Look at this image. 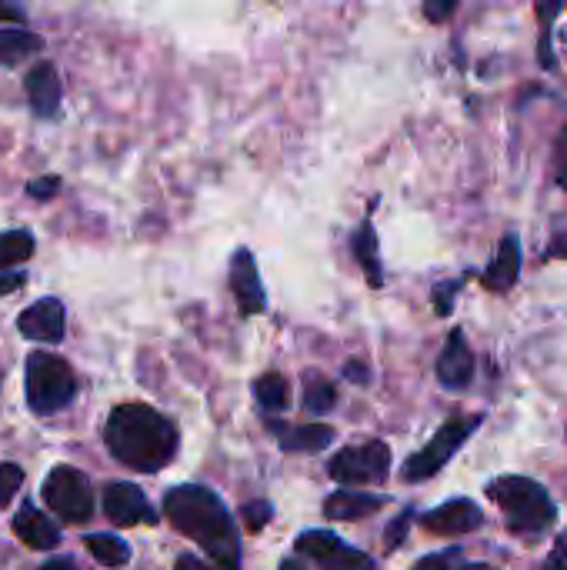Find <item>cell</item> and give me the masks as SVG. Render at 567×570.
<instances>
[{
  "label": "cell",
  "mask_w": 567,
  "mask_h": 570,
  "mask_svg": "<svg viewBox=\"0 0 567 570\" xmlns=\"http://www.w3.org/2000/svg\"><path fill=\"white\" fill-rule=\"evenodd\" d=\"M488 498L501 508L505 514V524L515 531V534H541L555 524L558 511L548 498V491L531 481V478H498L488 484Z\"/></svg>",
  "instance_id": "3957f363"
},
{
  "label": "cell",
  "mask_w": 567,
  "mask_h": 570,
  "mask_svg": "<svg viewBox=\"0 0 567 570\" xmlns=\"http://www.w3.org/2000/svg\"><path fill=\"white\" fill-rule=\"evenodd\" d=\"M338 404V391L331 381H324L321 374H307V387H304V407L311 414H328Z\"/></svg>",
  "instance_id": "cb8c5ba5"
},
{
  "label": "cell",
  "mask_w": 567,
  "mask_h": 570,
  "mask_svg": "<svg viewBox=\"0 0 567 570\" xmlns=\"http://www.w3.org/2000/svg\"><path fill=\"white\" fill-rule=\"evenodd\" d=\"M231 291L237 297L241 314H261L264 311L267 297H264V284H261V274H257V264H254L251 250L234 254V261H231Z\"/></svg>",
  "instance_id": "8fae6325"
},
{
  "label": "cell",
  "mask_w": 567,
  "mask_h": 570,
  "mask_svg": "<svg viewBox=\"0 0 567 570\" xmlns=\"http://www.w3.org/2000/svg\"><path fill=\"white\" fill-rule=\"evenodd\" d=\"M13 534H17L30 551H53V548L60 544L57 524H53L47 514H40L33 504H23V508L17 511V518H13Z\"/></svg>",
  "instance_id": "9a60e30c"
},
{
  "label": "cell",
  "mask_w": 567,
  "mask_h": 570,
  "mask_svg": "<svg viewBox=\"0 0 567 570\" xmlns=\"http://www.w3.org/2000/svg\"><path fill=\"white\" fill-rule=\"evenodd\" d=\"M414 570H448V558H424L414 564Z\"/></svg>",
  "instance_id": "836d02e7"
},
{
  "label": "cell",
  "mask_w": 567,
  "mask_h": 570,
  "mask_svg": "<svg viewBox=\"0 0 567 570\" xmlns=\"http://www.w3.org/2000/svg\"><path fill=\"white\" fill-rule=\"evenodd\" d=\"M384 508V498L374 494H354V491H338L324 501V518L328 521H361L374 511Z\"/></svg>",
  "instance_id": "e0dca14e"
},
{
  "label": "cell",
  "mask_w": 567,
  "mask_h": 570,
  "mask_svg": "<svg viewBox=\"0 0 567 570\" xmlns=\"http://www.w3.org/2000/svg\"><path fill=\"white\" fill-rule=\"evenodd\" d=\"M297 551L311 558L321 570H374V561L358 548H348L331 531H304L297 538Z\"/></svg>",
  "instance_id": "ba28073f"
},
{
  "label": "cell",
  "mask_w": 567,
  "mask_h": 570,
  "mask_svg": "<svg viewBox=\"0 0 567 570\" xmlns=\"http://www.w3.org/2000/svg\"><path fill=\"white\" fill-rule=\"evenodd\" d=\"M104 514L117 524V528H134V524H157L154 508L147 504L144 491L137 484H107L104 491Z\"/></svg>",
  "instance_id": "9c48e42d"
},
{
  "label": "cell",
  "mask_w": 567,
  "mask_h": 570,
  "mask_svg": "<svg viewBox=\"0 0 567 570\" xmlns=\"http://www.w3.org/2000/svg\"><path fill=\"white\" fill-rule=\"evenodd\" d=\"M481 428V414H468V417H451L431 441H428V448H421L414 458H408L404 461V468H401V478L408 481V484H418V481H428V478H434L454 454H458V448L475 434Z\"/></svg>",
  "instance_id": "5b68a950"
},
{
  "label": "cell",
  "mask_w": 567,
  "mask_h": 570,
  "mask_svg": "<svg viewBox=\"0 0 567 570\" xmlns=\"http://www.w3.org/2000/svg\"><path fill=\"white\" fill-rule=\"evenodd\" d=\"M30 254H33V234L30 230H7V234H0V271L30 261Z\"/></svg>",
  "instance_id": "603a6c76"
},
{
  "label": "cell",
  "mask_w": 567,
  "mask_h": 570,
  "mask_svg": "<svg viewBox=\"0 0 567 570\" xmlns=\"http://www.w3.org/2000/svg\"><path fill=\"white\" fill-rule=\"evenodd\" d=\"M43 501L50 504V511L60 518V521H70V524H84L90 521L94 514V494H90V481L67 468V464H57L47 478H43Z\"/></svg>",
  "instance_id": "8992f818"
},
{
  "label": "cell",
  "mask_w": 567,
  "mask_h": 570,
  "mask_svg": "<svg viewBox=\"0 0 567 570\" xmlns=\"http://www.w3.org/2000/svg\"><path fill=\"white\" fill-rule=\"evenodd\" d=\"M0 20H17V23H23V10L13 7L10 0H0Z\"/></svg>",
  "instance_id": "d6a6232c"
},
{
  "label": "cell",
  "mask_w": 567,
  "mask_h": 570,
  "mask_svg": "<svg viewBox=\"0 0 567 570\" xmlns=\"http://www.w3.org/2000/svg\"><path fill=\"white\" fill-rule=\"evenodd\" d=\"M23 274L17 271V274H0V297H7V294H13V291H20L23 287Z\"/></svg>",
  "instance_id": "1f68e13d"
},
{
  "label": "cell",
  "mask_w": 567,
  "mask_h": 570,
  "mask_svg": "<svg viewBox=\"0 0 567 570\" xmlns=\"http://www.w3.org/2000/svg\"><path fill=\"white\" fill-rule=\"evenodd\" d=\"M458 3H461V0H428V3H424V13H428L431 20H448L451 10H454Z\"/></svg>",
  "instance_id": "f1b7e54d"
},
{
  "label": "cell",
  "mask_w": 567,
  "mask_h": 570,
  "mask_svg": "<svg viewBox=\"0 0 567 570\" xmlns=\"http://www.w3.org/2000/svg\"><path fill=\"white\" fill-rule=\"evenodd\" d=\"M391 468V448L384 441H364L358 448H344L331 461V478L344 488L381 484Z\"/></svg>",
  "instance_id": "52a82bcc"
},
{
  "label": "cell",
  "mask_w": 567,
  "mask_h": 570,
  "mask_svg": "<svg viewBox=\"0 0 567 570\" xmlns=\"http://www.w3.org/2000/svg\"><path fill=\"white\" fill-rule=\"evenodd\" d=\"M481 521H485L481 508H478L475 501H465V498H458V501H448V504H441V508L428 511L421 524H424L431 534L458 538V534L478 531V528H481Z\"/></svg>",
  "instance_id": "30bf717a"
},
{
  "label": "cell",
  "mask_w": 567,
  "mask_h": 570,
  "mask_svg": "<svg viewBox=\"0 0 567 570\" xmlns=\"http://www.w3.org/2000/svg\"><path fill=\"white\" fill-rule=\"evenodd\" d=\"M271 431L277 434L281 448L291 451V454H317L324 451L331 441H334V431L328 424H304V428H287V424H277L271 421Z\"/></svg>",
  "instance_id": "2e32d148"
},
{
  "label": "cell",
  "mask_w": 567,
  "mask_h": 570,
  "mask_svg": "<svg viewBox=\"0 0 567 570\" xmlns=\"http://www.w3.org/2000/svg\"><path fill=\"white\" fill-rule=\"evenodd\" d=\"M107 451L134 471L154 474L177 454V428L147 404H120L104 428Z\"/></svg>",
  "instance_id": "7a4b0ae2"
},
{
  "label": "cell",
  "mask_w": 567,
  "mask_h": 570,
  "mask_svg": "<svg viewBox=\"0 0 567 570\" xmlns=\"http://www.w3.org/2000/svg\"><path fill=\"white\" fill-rule=\"evenodd\" d=\"M43 50V37L23 30V27H3L0 30V63L3 67H17L20 60L33 57Z\"/></svg>",
  "instance_id": "d6986e66"
},
{
  "label": "cell",
  "mask_w": 567,
  "mask_h": 570,
  "mask_svg": "<svg viewBox=\"0 0 567 570\" xmlns=\"http://www.w3.org/2000/svg\"><path fill=\"white\" fill-rule=\"evenodd\" d=\"M20 484H23V471L17 464L3 461L0 464V508H7L13 501V494L20 491Z\"/></svg>",
  "instance_id": "d4e9b609"
},
{
  "label": "cell",
  "mask_w": 567,
  "mask_h": 570,
  "mask_svg": "<svg viewBox=\"0 0 567 570\" xmlns=\"http://www.w3.org/2000/svg\"><path fill=\"white\" fill-rule=\"evenodd\" d=\"M408 524H411V511H404L401 518H394V524H391V531H388V548H391V551L401 548V538L408 534Z\"/></svg>",
  "instance_id": "83f0119b"
},
{
  "label": "cell",
  "mask_w": 567,
  "mask_h": 570,
  "mask_svg": "<svg viewBox=\"0 0 567 570\" xmlns=\"http://www.w3.org/2000/svg\"><path fill=\"white\" fill-rule=\"evenodd\" d=\"M40 570H77V564H74V561H67V558H57V561L43 564Z\"/></svg>",
  "instance_id": "d590c367"
},
{
  "label": "cell",
  "mask_w": 567,
  "mask_h": 570,
  "mask_svg": "<svg viewBox=\"0 0 567 570\" xmlns=\"http://www.w3.org/2000/svg\"><path fill=\"white\" fill-rule=\"evenodd\" d=\"M438 377L444 387H468L471 377H475V354L465 341L461 331H451L448 337V347L441 351V361H438Z\"/></svg>",
  "instance_id": "5bb4252c"
},
{
  "label": "cell",
  "mask_w": 567,
  "mask_h": 570,
  "mask_svg": "<svg viewBox=\"0 0 567 570\" xmlns=\"http://www.w3.org/2000/svg\"><path fill=\"white\" fill-rule=\"evenodd\" d=\"M84 548L90 551V558L100 568H124L130 561V548L114 534H90V538H84Z\"/></svg>",
  "instance_id": "ffe728a7"
},
{
  "label": "cell",
  "mask_w": 567,
  "mask_h": 570,
  "mask_svg": "<svg viewBox=\"0 0 567 570\" xmlns=\"http://www.w3.org/2000/svg\"><path fill=\"white\" fill-rule=\"evenodd\" d=\"M177 570H211V568H207V564H201L197 558L184 554V558H177Z\"/></svg>",
  "instance_id": "e575fe53"
},
{
  "label": "cell",
  "mask_w": 567,
  "mask_h": 570,
  "mask_svg": "<svg viewBox=\"0 0 567 570\" xmlns=\"http://www.w3.org/2000/svg\"><path fill=\"white\" fill-rule=\"evenodd\" d=\"M23 87H27V100H30V107H33L37 117H53L60 110V94L63 90H60V80H57L53 63L40 60L37 67H30Z\"/></svg>",
  "instance_id": "4fadbf2b"
},
{
  "label": "cell",
  "mask_w": 567,
  "mask_h": 570,
  "mask_svg": "<svg viewBox=\"0 0 567 570\" xmlns=\"http://www.w3.org/2000/svg\"><path fill=\"white\" fill-rule=\"evenodd\" d=\"M535 7H538V17H541L545 33H551V27H555L558 13H561V7H565V0H535Z\"/></svg>",
  "instance_id": "4316f807"
},
{
  "label": "cell",
  "mask_w": 567,
  "mask_h": 570,
  "mask_svg": "<svg viewBox=\"0 0 567 570\" xmlns=\"http://www.w3.org/2000/svg\"><path fill=\"white\" fill-rule=\"evenodd\" d=\"M57 184H60L57 177H47V180H33V184L27 187V194H30V197H37V200H40V197H53V194H57Z\"/></svg>",
  "instance_id": "4dcf8cb0"
},
{
  "label": "cell",
  "mask_w": 567,
  "mask_h": 570,
  "mask_svg": "<svg viewBox=\"0 0 567 570\" xmlns=\"http://www.w3.org/2000/svg\"><path fill=\"white\" fill-rule=\"evenodd\" d=\"M271 518H274V508H271L267 501H254V504L244 508V524H247V531H261Z\"/></svg>",
  "instance_id": "484cf974"
},
{
  "label": "cell",
  "mask_w": 567,
  "mask_h": 570,
  "mask_svg": "<svg viewBox=\"0 0 567 570\" xmlns=\"http://www.w3.org/2000/svg\"><path fill=\"white\" fill-rule=\"evenodd\" d=\"M164 514L184 538L201 544L217 568H241L237 528H234L227 508L221 504V498L214 491H207L201 484H180L164 498Z\"/></svg>",
  "instance_id": "6da1fadb"
},
{
  "label": "cell",
  "mask_w": 567,
  "mask_h": 570,
  "mask_svg": "<svg viewBox=\"0 0 567 570\" xmlns=\"http://www.w3.org/2000/svg\"><path fill=\"white\" fill-rule=\"evenodd\" d=\"M465 570H495V568H488V564H471V568H465Z\"/></svg>",
  "instance_id": "f35d334b"
},
{
  "label": "cell",
  "mask_w": 567,
  "mask_h": 570,
  "mask_svg": "<svg viewBox=\"0 0 567 570\" xmlns=\"http://www.w3.org/2000/svg\"><path fill=\"white\" fill-rule=\"evenodd\" d=\"M281 570H304V568H301V564H294V561H284V564H281Z\"/></svg>",
  "instance_id": "74e56055"
},
{
  "label": "cell",
  "mask_w": 567,
  "mask_h": 570,
  "mask_svg": "<svg viewBox=\"0 0 567 570\" xmlns=\"http://www.w3.org/2000/svg\"><path fill=\"white\" fill-rule=\"evenodd\" d=\"M354 254H358V261H361V267H364V274H368V284H371V287H381V284H384V277H381L378 240H374L371 224H364V227L358 230V237H354Z\"/></svg>",
  "instance_id": "44dd1931"
},
{
  "label": "cell",
  "mask_w": 567,
  "mask_h": 570,
  "mask_svg": "<svg viewBox=\"0 0 567 570\" xmlns=\"http://www.w3.org/2000/svg\"><path fill=\"white\" fill-rule=\"evenodd\" d=\"M344 374H348V377H354V381H368V371H364L361 364H348V367H344Z\"/></svg>",
  "instance_id": "8d00e7d4"
},
{
  "label": "cell",
  "mask_w": 567,
  "mask_h": 570,
  "mask_svg": "<svg viewBox=\"0 0 567 570\" xmlns=\"http://www.w3.org/2000/svg\"><path fill=\"white\" fill-rule=\"evenodd\" d=\"M77 397V377L70 364L57 354L33 351L27 357V404L33 414H57Z\"/></svg>",
  "instance_id": "277c9868"
},
{
  "label": "cell",
  "mask_w": 567,
  "mask_h": 570,
  "mask_svg": "<svg viewBox=\"0 0 567 570\" xmlns=\"http://www.w3.org/2000/svg\"><path fill=\"white\" fill-rule=\"evenodd\" d=\"M254 394H257V404L267 411V414H277L287 407L291 401V391H287V381L281 374H264L257 384H254Z\"/></svg>",
  "instance_id": "7402d4cb"
},
{
  "label": "cell",
  "mask_w": 567,
  "mask_h": 570,
  "mask_svg": "<svg viewBox=\"0 0 567 570\" xmlns=\"http://www.w3.org/2000/svg\"><path fill=\"white\" fill-rule=\"evenodd\" d=\"M518 274H521V244H518V237H505L495 264L485 271V287L488 291H508L518 281Z\"/></svg>",
  "instance_id": "ac0fdd59"
},
{
  "label": "cell",
  "mask_w": 567,
  "mask_h": 570,
  "mask_svg": "<svg viewBox=\"0 0 567 570\" xmlns=\"http://www.w3.org/2000/svg\"><path fill=\"white\" fill-rule=\"evenodd\" d=\"M545 570H567V531L558 538V544H555V551H551Z\"/></svg>",
  "instance_id": "f546056e"
},
{
  "label": "cell",
  "mask_w": 567,
  "mask_h": 570,
  "mask_svg": "<svg viewBox=\"0 0 567 570\" xmlns=\"http://www.w3.org/2000/svg\"><path fill=\"white\" fill-rule=\"evenodd\" d=\"M63 304L57 297H43L37 304H30L20 317L17 327L23 337L30 341H43V344H57L63 337Z\"/></svg>",
  "instance_id": "7c38bea8"
}]
</instances>
